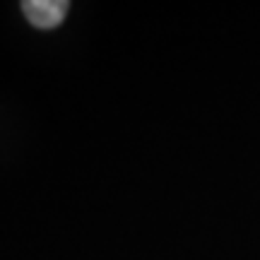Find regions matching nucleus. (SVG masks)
<instances>
[{
	"label": "nucleus",
	"mask_w": 260,
	"mask_h": 260,
	"mask_svg": "<svg viewBox=\"0 0 260 260\" xmlns=\"http://www.w3.org/2000/svg\"><path fill=\"white\" fill-rule=\"evenodd\" d=\"M70 10L68 0H24L22 12L37 29H56Z\"/></svg>",
	"instance_id": "nucleus-1"
}]
</instances>
